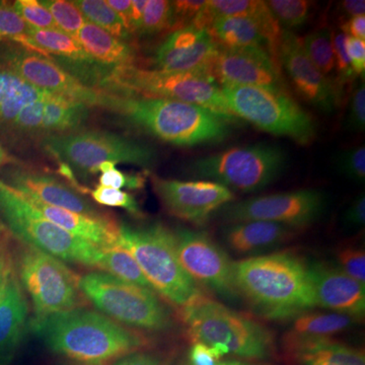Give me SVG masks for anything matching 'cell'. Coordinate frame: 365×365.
<instances>
[{
	"label": "cell",
	"mask_w": 365,
	"mask_h": 365,
	"mask_svg": "<svg viewBox=\"0 0 365 365\" xmlns=\"http://www.w3.org/2000/svg\"><path fill=\"white\" fill-rule=\"evenodd\" d=\"M175 242L182 268L198 285L222 299L239 297L234 279V263L227 252L206 232L180 228Z\"/></svg>",
	"instance_id": "9a60e30c"
},
{
	"label": "cell",
	"mask_w": 365,
	"mask_h": 365,
	"mask_svg": "<svg viewBox=\"0 0 365 365\" xmlns=\"http://www.w3.org/2000/svg\"><path fill=\"white\" fill-rule=\"evenodd\" d=\"M14 264V258L11 254V239L4 227L0 232V294Z\"/></svg>",
	"instance_id": "c3c4849f"
},
{
	"label": "cell",
	"mask_w": 365,
	"mask_h": 365,
	"mask_svg": "<svg viewBox=\"0 0 365 365\" xmlns=\"http://www.w3.org/2000/svg\"><path fill=\"white\" fill-rule=\"evenodd\" d=\"M90 195L100 205L125 209L137 218H143L144 216L135 197L128 192L98 185L97 188L90 190Z\"/></svg>",
	"instance_id": "74e56055"
},
{
	"label": "cell",
	"mask_w": 365,
	"mask_h": 365,
	"mask_svg": "<svg viewBox=\"0 0 365 365\" xmlns=\"http://www.w3.org/2000/svg\"><path fill=\"white\" fill-rule=\"evenodd\" d=\"M31 40L35 43L40 49L47 53L50 56H57L59 58L78 62L81 66L93 64V60L83 49L78 40L66 35L58 30H39L32 28L29 30Z\"/></svg>",
	"instance_id": "f546056e"
},
{
	"label": "cell",
	"mask_w": 365,
	"mask_h": 365,
	"mask_svg": "<svg viewBox=\"0 0 365 365\" xmlns=\"http://www.w3.org/2000/svg\"><path fill=\"white\" fill-rule=\"evenodd\" d=\"M41 2L50 11L59 30L76 39L81 26L88 21L74 1L42 0Z\"/></svg>",
	"instance_id": "d590c367"
},
{
	"label": "cell",
	"mask_w": 365,
	"mask_h": 365,
	"mask_svg": "<svg viewBox=\"0 0 365 365\" xmlns=\"http://www.w3.org/2000/svg\"><path fill=\"white\" fill-rule=\"evenodd\" d=\"M4 225H1V222H0V232H1L2 230H4Z\"/></svg>",
	"instance_id": "91938a15"
},
{
	"label": "cell",
	"mask_w": 365,
	"mask_h": 365,
	"mask_svg": "<svg viewBox=\"0 0 365 365\" xmlns=\"http://www.w3.org/2000/svg\"><path fill=\"white\" fill-rule=\"evenodd\" d=\"M205 0H177L172 1L174 30L191 25L197 14L205 6Z\"/></svg>",
	"instance_id": "ee69618b"
},
{
	"label": "cell",
	"mask_w": 365,
	"mask_h": 365,
	"mask_svg": "<svg viewBox=\"0 0 365 365\" xmlns=\"http://www.w3.org/2000/svg\"><path fill=\"white\" fill-rule=\"evenodd\" d=\"M0 215L9 232L26 246L40 250L62 262L98 269L103 249L49 222L1 180Z\"/></svg>",
	"instance_id": "52a82bcc"
},
{
	"label": "cell",
	"mask_w": 365,
	"mask_h": 365,
	"mask_svg": "<svg viewBox=\"0 0 365 365\" xmlns=\"http://www.w3.org/2000/svg\"><path fill=\"white\" fill-rule=\"evenodd\" d=\"M114 365H170L165 357L150 352H134L118 359Z\"/></svg>",
	"instance_id": "f907efd6"
},
{
	"label": "cell",
	"mask_w": 365,
	"mask_h": 365,
	"mask_svg": "<svg viewBox=\"0 0 365 365\" xmlns=\"http://www.w3.org/2000/svg\"><path fill=\"white\" fill-rule=\"evenodd\" d=\"M101 186L113 189H141L145 185V179L141 175H128L117 169L103 173L98 179Z\"/></svg>",
	"instance_id": "f6af8a7d"
},
{
	"label": "cell",
	"mask_w": 365,
	"mask_h": 365,
	"mask_svg": "<svg viewBox=\"0 0 365 365\" xmlns=\"http://www.w3.org/2000/svg\"><path fill=\"white\" fill-rule=\"evenodd\" d=\"M287 165V153L280 146L257 143L197 158L189 169L202 181L217 182L232 192L256 193L275 182Z\"/></svg>",
	"instance_id": "9c48e42d"
},
{
	"label": "cell",
	"mask_w": 365,
	"mask_h": 365,
	"mask_svg": "<svg viewBox=\"0 0 365 365\" xmlns=\"http://www.w3.org/2000/svg\"><path fill=\"white\" fill-rule=\"evenodd\" d=\"M0 45V66L14 72L31 86L91 107H101L104 93L85 85L53 59L26 51L20 46Z\"/></svg>",
	"instance_id": "5bb4252c"
},
{
	"label": "cell",
	"mask_w": 365,
	"mask_h": 365,
	"mask_svg": "<svg viewBox=\"0 0 365 365\" xmlns=\"http://www.w3.org/2000/svg\"><path fill=\"white\" fill-rule=\"evenodd\" d=\"M327 204L321 190L302 189L227 204L222 208V216L228 223L269 222L297 230L318 222Z\"/></svg>",
	"instance_id": "4fadbf2b"
},
{
	"label": "cell",
	"mask_w": 365,
	"mask_h": 365,
	"mask_svg": "<svg viewBox=\"0 0 365 365\" xmlns=\"http://www.w3.org/2000/svg\"><path fill=\"white\" fill-rule=\"evenodd\" d=\"M26 201L37 208L49 222L58 225L79 239L85 240L103 250L118 246L119 225L112 222L107 216L93 217L72 212L66 209L46 205L39 201Z\"/></svg>",
	"instance_id": "484cf974"
},
{
	"label": "cell",
	"mask_w": 365,
	"mask_h": 365,
	"mask_svg": "<svg viewBox=\"0 0 365 365\" xmlns=\"http://www.w3.org/2000/svg\"><path fill=\"white\" fill-rule=\"evenodd\" d=\"M336 168L348 179L357 182L365 181L364 145L342 151L336 158Z\"/></svg>",
	"instance_id": "60d3db41"
},
{
	"label": "cell",
	"mask_w": 365,
	"mask_h": 365,
	"mask_svg": "<svg viewBox=\"0 0 365 365\" xmlns=\"http://www.w3.org/2000/svg\"><path fill=\"white\" fill-rule=\"evenodd\" d=\"M44 148L66 165L96 174L104 162L131 163L150 169L157 151L148 144L109 131L88 130L47 136Z\"/></svg>",
	"instance_id": "7c38bea8"
},
{
	"label": "cell",
	"mask_w": 365,
	"mask_h": 365,
	"mask_svg": "<svg viewBox=\"0 0 365 365\" xmlns=\"http://www.w3.org/2000/svg\"><path fill=\"white\" fill-rule=\"evenodd\" d=\"M107 4L118 14L127 33L130 36L134 35L131 0H107Z\"/></svg>",
	"instance_id": "816d5d0a"
},
{
	"label": "cell",
	"mask_w": 365,
	"mask_h": 365,
	"mask_svg": "<svg viewBox=\"0 0 365 365\" xmlns=\"http://www.w3.org/2000/svg\"><path fill=\"white\" fill-rule=\"evenodd\" d=\"M179 314L192 342L210 346L222 356L264 360L275 351L267 327L203 294L179 309Z\"/></svg>",
	"instance_id": "277c9868"
},
{
	"label": "cell",
	"mask_w": 365,
	"mask_h": 365,
	"mask_svg": "<svg viewBox=\"0 0 365 365\" xmlns=\"http://www.w3.org/2000/svg\"><path fill=\"white\" fill-rule=\"evenodd\" d=\"M222 91L235 118L302 145L313 143L317 135L316 122L288 91L248 86H222Z\"/></svg>",
	"instance_id": "30bf717a"
},
{
	"label": "cell",
	"mask_w": 365,
	"mask_h": 365,
	"mask_svg": "<svg viewBox=\"0 0 365 365\" xmlns=\"http://www.w3.org/2000/svg\"><path fill=\"white\" fill-rule=\"evenodd\" d=\"M189 365V364H187ZM215 365H255V364H245V362L242 361H237V360H220V361H218L217 364Z\"/></svg>",
	"instance_id": "680465c9"
},
{
	"label": "cell",
	"mask_w": 365,
	"mask_h": 365,
	"mask_svg": "<svg viewBox=\"0 0 365 365\" xmlns=\"http://www.w3.org/2000/svg\"><path fill=\"white\" fill-rule=\"evenodd\" d=\"M335 266L346 275L365 285V252L364 249L345 247L338 249L335 253Z\"/></svg>",
	"instance_id": "ab89813d"
},
{
	"label": "cell",
	"mask_w": 365,
	"mask_h": 365,
	"mask_svg": "<svg viewBox=\"0 0 365 365\" xmlns=\"http://www.w3.org/2000/svg\"><path fill=\"white\" fill-rule=\"evenodd\" d=\"M357 319L338 313L309 311L292 319L289 334L307 337H331L351 328Z\"/></svg>",
	"instance_id": "f1b7e54d"
},
{
	"label": "cell",
	"mask_w": 365,
	"mask_h": 365,
	"mask_svg": "<svg viewBox=\"0 0 365 365\" xmlns=\"http://www.w3.org/2000/svg\"><path fill=\"white\" fill-rule=\"evenodd\" d=\"M78 287L85 299L120 325L148 332H165L174 326L169 309L150 288L125 282L102 271L79 277Z\"/></svg>",
	"instance_id": "ba28073f"
},
{
	"label": "cell",
	"mask_w": 365,
	"mask_h": 365,
	"mask_svg": "<svg viewBox=\"0 0 365 365\" xmlns=\"http://www.w3.org/2000/svg\"><path fill=\"white\" fill-rule=\"evenodd\" d=\"M16 13L32 28L39 30H59L54 19L42 2L38 0H16L13 4Z\"/></svg>",
	"instance_id": "f35d334b"
},
{
	"label": "cell",
	"mask_w": 365,
	"mask_h": 365,
	"mask_svg": "<svg viewBox=\"0 0 365 365\" xmlns=\"http://www.w3.org/2000/svg\"><path fill=\"white\" fill-rule=\"evenodd\" d=\"M88 106L48 93L21 110L11 133L66 134L81 126L88 117Z\"/></svg>",
	"instance_id": "7402d4cb"
},
{
	"label": "cell",
	"mask_w": 365,
	"mask_h": 365,
	"mask_svg": "<svg viewBox=\"0 0 365 365\" xmlns=\"http://www.w3.org/2000/svg\"><path fill=\"white\" fill-rule=\"evenodd\" d=\"M344 225L350 228H361L365 225V195L359 194L344 213Z\"/></svg>",
	"instance_id": "681fc988"
},
{
	"label": "cell",
	"mask_w": 365,
	"mask_h": 365,
	"mask_svg": "<svg viewBox=\"0 0 365 365\" xmlns=\"http://www.w3.org/2000/svg\"><path fill=\"white\" fill-rule=\"evenodd\" d=\"M212 76L222 86H261L288 91L279 62L262 48H220L213 62Z\"/></svg>",
	"instance_id": "ac0fdd59"
},
{
	"label": "cell",
	"mask_w": 365,
	"mask_h": 365,
	"mask_svg": "<svg viewBox=\"0 0 365 365\" xmlns=\"http://www.w3.org/2000/svg\"><path fill=\"white\" fill-rule=\"evenodd\" d=\"M88 23L100 26L118 39L129 42L131 36L125 30L118 14L107 4V0H76L74 1Z\"/></svg>",
	"instance_id": "d6a6232c"
},
{
	"label": "cell",
	"mask_w": 365,
	"mask_h": 365,
	"mask_svg": "<svg viewBox=\"0 0 365 365\" xmlns=\"http://www.w3.org/2000/svg\"><path fill=\"white\" fill-rule=\"evenodd\" d=\"M314 304L333 313L361 319L365 314V285L323 262L309 264Z\"/></svg>",
	"instance_id": "44dd1931"
},
{
	"label": "cell",
	"mask_w": 365,
	"mask_h": 365,
	"mask_svg": "<svg viewBox=\"0 0 365 365\" xmlns=\"http://www.w3.org/2000/svg\"><path fill=\"white\" fill-rule=\"evenodd\" d=\"M239 297L270 319H294L314 304L309 264L288 252L250 257L234 263Z\"/></svg>",
	"instance_id": "6da1fadb"
},
{
	"label": "cell",
	"mask_w": 365,
	"mask_h": 365,
	"mask_svg": "<svg viewBox=\"0 0 365 365\" xmlns=\"http://www.w3.org/2000/svg\"><path fill=\"white\" fill-rule=\"evenodd\" d=\"M117 245L135 259L153 289L178 309L203 294L200 287L182 268L177 254L174 232L165 225H119Z\"/></svg>",
	"instance_id": "8992f818"
},
{
	"label": "cell",
	"mask_w": 365,
	"mask_h": 365,
	"mask_svg": "<svg viewBox=\"0 0 365 365\" xmlns=\"http://www.w3.org/2000/svg\"><path fill=\"white\" fill-rule=\"evenodd\" d=\"M341 30L348 37L365 40V16H357L345 21L341 26Z\"/></svg>",
	"instance_id": "f5cc1de1"
},
{
	"label": "cell",
	"mask_w": 365,
	"mask_h": 365,
	"mask_svg": "<svg viewBox=\"0 0 365 365\" xmlns=\"http://www.w3.org/2000/svg\"><path fill=\"white\" fill-rule=\"evenodd\" d=\"M189 365H215L222 355L215 348L201 342H193L190 348Z\"/></svg>",
	"instance_id": "bcb514c9"
},
{
	"label": "cell",
	"mask_w": 365,
	"mask_h": 365,
	"mask_svg": "<svg viewBox=\"0 0 365 365\" xmlns=\"http://www.w3.org/2000/svg\"><path fill=\"white\" fill-rule=\"evenodd\" d=\"M14 160L9 157L7 151L4 150V146L0 144V169H1L4 165H9V163H14Z\"/></svg>",
	"instance_id": "9f6ffc18"
},
{
	"label": "cell",
	"mask_w": 365,
	"mask_h": 365,
	"mask_svg": "<svg viewBox=\"0 0 365 365\" xmlns=\"http://www.w3.org/2000/svg\"><path fill=\"white\" fill-rule=\"evenodd\" d=\"M295 230L269 222L230 223L223 228L222 239L230 251L241 256L254 257L279 247L294 237Z\"/></svg>",
	"instance_id": "d4e9b609"
},
{
	"label": "cell",
	"mask_w": 365,
	"mask_h": 365,
	"mask_svg": "<svg viewBox=\"0 0 365 365\" xmlns=\"http://www.w3.org/2000/svg\"><path fill=\"white\" fill-rule=\"evenodd\" d=\"M341 9L343 13L348 14L350 18L357 16H364L365 1L364 0H345L341 2Z\"/></svg>",
	"instance_id": "11a10c76"
},
{
	"label": "cell",
	"mask_w": 365,
	"mask_h": 365,
	"mask_svg": "<svg viewBox=\"0 0 365 365\" xmlns=\"http://www.w3.org/2000/svg\"><path fill=\"white\" fill-rule=\"evenodd\" d=\"M174 24L172 1L148 0L139 35H157L167 30H174Z\"/></svg>",
	"instance_id": "8d00e7d4"
},
{
	"label": "cell",
	"mask_w": 365,
	"mask_h": 365,
	"mask_svg": "<svg viewBox=\"0 0 365 365\" xmlns=\"http://www.w3.org/2000/svg\"><path fill=\"white\" fill-rule=\"evenodd\" d=\"M148 0H131L132 4V23H133V32L140 34L143 25V11Z\"/></svg>",
	"instance_id": "db71d44e"
},
{
	"label": "cell",
	"mask_w": 365,
	"mask_h": 365,
	"mask_svg": "<svg viewBox=\"0 0 365 365\" xmlns=\"http://www.w3.org/2000/svg\"><path fill=\"white\" fill-rule=\"evenodd\" d=\"M28 316V299L14 264L0 294V365L9 364L20 345Z\"/></svg>",
	"instance_id": "603a6c76"
},
{
	"label": "cell",
	"mask_w": 365,
	"mask_h": 365,
	"mask_svg": "<svg viewBox=\"0 0 365 365\" xmlns=\"http://www.w3.org/2000/svg\"><path fill=\"white\" fill-rule=\"evenodd\" d=\"M98 85L101 90L110 93L201 106L237 120L228 108L222 88L209 71L170 72L136 66H119L103 72Z\"/></svg>",
	"instance_id": "5b68a950"
},
{
	"label": "cell",
	"mask_w": 365,
	"mask_h": 365,
	"mask_svg": "<svg viewBox=\"0 0 365 365\" xmlns=\"http://www.w3.org/2000/svg\"><path fill=\"white\" fill-rule=\"evenodd\" d=\"M302 42L309 58L328 78L335 71L332 31L329 28L318 29L307 35Z\"/></svg>",
	"instance_id": "836d02e7"
},
{
	"label": "cell",
	"mask_w": 365,
	"mask_h": 365,
	"mask_svg": "<svg viewBox=\"0 0 365 365\" xmlns=\"http://www.w3.org/2000/svg\"><path fill=\"white\" fill-rule=\"evenodd\" d=\"M14 163L4 170V179L1 181L26 200L39 201L46 205L66 209L79 215L93 217L105 216L78 192L56 178Z\"/></svg>",
	"instance_id": "ffe728a7"
},
{
	"label": "cell",
	"mask_w": 365,
	"mask_h": 365,
	"mask_svg": "<svg viewBox=\"0 0 365 365\" xmlns=\"http://www.w3.org/2000/svg\"><path fill=\"white\" fill-rule=\"evenodd\" d=\"M33 330L51 351L90 364L122 359L150 343L143 334L83 307L34 321Z\"/></svg>",
	"instance_id": "3957f363"
},
{
	"label": "cell",
	"mask_w": 365,
	"mask_h": 365,
	"mask_svg": "<svg viewBox=\"0 0 365 365\" xmlns=\"http://www.w3.org/2000/svg\"><path fill=\"white\" fill-rule=\"evenodd\" d=\"M2 4H4V1H1V0H0V6H1Z\"/></svg>",
	"instance_id": "94428289"
},
{
	"label": "cell",
	"mask_w": 365,
	"mask_h": 365,
	"mask_svg": "<svg viewBox=\"0 0 365 365\" xmlns=\"http://www.w3.org/2000/svg\"><path fill=\"white\" fill-rule=\"evenodd\" d=\"M79 45L93 63L100 67L135 66L136 52L129 42H125L106 32L100 26L86 21L76 36Z\"/></svg>",
	"instance_id": "4316f807"
},
{
	"label": "cell",
	"mask_w": 365,
	"mask_h": 365,
	"mask_svg": "<svg viewBox=\"0 0 365 365\" xmlns=\"http://www.w3.org/2000/svg\"><path fill=\"white\" fill-rule=\"evenodd\" d=\"M151 184L170 215L195 225H205L216 210L235 199L234 192L215 182H185L151 176Z\"/></svg>",
	"instance_id": "2e32d148"
},
{
	"label": "cell",
	"mask_w": 365,
	"mask_h": 365,
	"mask_svg": "<svg viewBox=\"0 0 365 365\" xmlns=\"http://www.w3.org/2000/svg\"><path fill=\"white\" fill-rule=\"evenodd\" d=\"M345 47L353 71L356 76H364L365 71V41L345 36Z\"/></svg>",
	"instance_id": "7dc6e473"
},
{
	"label": "cell",
	"mask_w": 365,
	"mask_h": 365,
	"mask_svg": "<svg viewBox=\"0 0 365 365\" xmlns=\"http://www.w3.org/2000/svg\"><path fill=\"white\" fill-rule=\"evenodd\" d=\"M21 287L32 302L35 321L83 307L79 277L64 262L24 245L14 259Z\"/></svg>",
	"instance_id": "8fae6325"
},
{
	"label": "cell",
	"mask_w": 365,
	"mask_h": 365,
	"mask_svg": "<svg viewBox=\"0 0 365 365\" xmlns=\"http://www.w3.org/2000/svg\"><path fill=\"white\" fill-rule=\"evenodd\" d=\"M346 127L349 130L361 132L365 128V86L360 83L350 98Z\"/></svg>",
	"instance_id": "7bdbcfd3"
},
{
	"label": "cell",
	"mask_w": 365,
	"mask_h": 365,
	"mask_svg": "<svg viewBox=\"0 0 365 365\" xmlns=\"http://www.w3.org/2000/svg\"><path fill=\"white\" fill-rule=\"evenodd\" d=\"M333 47L334 54H335V69H337L338 76H339L338 83L339 85H344L352 81L356 76L346 51L344 34L338 33L333 35Z\"/></svg>",
	"instance_id": "b9f144b4"
},
{
	"label": "cell",
	"mask_w": 365,
	"mask_h": 365,
	"mask_svg": "<svg viewBox=\"0 0 365 365\" xmlns=\"http://www.w3.org/2000/svg\"><path fill=\"white\" fill-rule=\"evenodd\" d=\"M278 53L280 66L284 67L300 97L319 111L334 112L339 104V88L309 58L302 38L292 31L283 30Z\"/></svg>",
	"instance_id": "e0dca14e"
},
{
	"label": "cell",
	"mask_w": 365,
	"mask_h": 365,
	"mask_svg": "<svg viewBox=\"0 0 365 365\" xmlns=\"http://www.w3.org/2000/svg\"><path fill=\"white\" fill-rule=\"evenodd\" d=\"M285 346L297 365H365L364 350L331 337H307L288 333Z\"/></svg>",
	"instance_id": "cb8c5ba5"
},
{
	"label": "cell",
	"mask_w": 365,
	"mask_h": 365,
	"mask_svg": "<svg viewBox=\"0 0 365 365\" xmlns=\"http://www.w3.org/2000/svg\"><path fill=\"white\" fill-rule=\"evenodd\" d=\"M117 163L114 162H104L101 163L100 167H98V172L106 173L108 170L115 169Z\"/></svg>",
	"instance_id": "6f0895ef"
},
{
	"label": "cell",
	"mask_w": 365,
	"mask_h": 365,
	"mask_svg": "<svg viewBox=\"0 0 365 365\" xmlns=\"http://www.w3.org/2000/svg\"><path fill=\"white\" fill-rule=\"evenodd\" d=\"M98 271L110 274L125 282L153 289L135 259L121 247L103 250Z\"/></svg>",
	"instance_id": "4dcf8cb0"
},
{
	"label": "cell",
	"mask_w": 365,
	"mask_h": 365,
	"mask_svg": "<svg viewBox=\"0 0 365 365\" xmlns=\"http://www.w3.org/2000/svg\"><path fill=\"white\" fill-rule=\"evenodd\" d=\"M30 28L20 14L16 13L13 4L4 1L0 6V44L11 43L20 46L26 51L37 53L47 58L53 59L31 40L29 36Z\"/></svg>",
	"instance_id": "1f68e13d"
},
{
	"label": "cell",
	"mask_w": 365,
	"mask_h": 365,
	"mask_svg": "<svg viewBox=\"0 0 365 365\" xmlns=\"http://www.w3.org/2000/svg\"><path fill=\"white\" fill-rule=\"evenodd\" d=\"M103 91L101 107L118 113L139 130L173 145L220 143L230 135V125L235 121L189 103Z\"/></svg>",
	"instance_id": "7a4b0ae2"
},
{
	"label": "cell",
	"mask_w": 365,
	"mask_h": 365,
	"mask_svg": "<svg viewBox=\"0 0 365 365\" xmlns=\"http://www.w3.org/2000/svg\"><path fill=\"white\" fill-rule=\"evenodd\" d=\"M48 93H50L31 86L14 72L0 66V131L11 133L24 107Z\"/></svg>",
	"instance_id": "83f0119b"
},
{
	"label": "cell",
	"mask_w": 365,
	"mask_h": 365,
	"mask_svg": "<svg viewBox=\"0 0 365 365\" xmlns=\"http://www.w3.org/2000/svg\"><path fill=\"white\" fill-rule=\"evenodd\" d=\"M220 49L207 30L189 25L173 31L158 46L153 63L158 71L212 73L213 62Z\"/></svg>",
	"instance_id": "d6986e66"
},
{
	"label": "cell",
	"mask_w": 365,
	"mask_h": 365,
	"mask_svg": "<svg viewBox=\"0 0 365 365\" xmlns=\"http://www.w3.org/2000/svg\"><path fill=\"white\" fill-rule=\"evenodd\" d=\"M269 9L285 30L292 31L304 25L311 16L314 2L307 0H270Z\"/></svg>",
	"instance_id": "e575fe53"
}]
</instances>
